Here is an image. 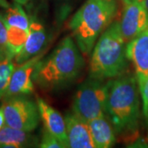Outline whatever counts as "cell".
Returning <instances> with one entry per match:
<instances>
[{
	"label": "cell",
	"instance_id": "1",
	"mask_svg": "<svg viewBox=\"0 0 148 148\" xmlns=\"http://www.w3.org/2000/svg\"><path fill=\"white\" fill-rule=\"evenodd\" d=\"M83 67L84 58L77 43L67 36L52 53L38 62L33 81L45 90H57L73 82Z\"/></svg>",
	"mask_w": 148,
	"mask_h": 148
},
{
	"label": "cell",
	"instance_id": "2",
	"mask_svg": "<svg viewBox=\"0 0 148 148\" xmlns=\"http://www.w3.org/2000/svg\"><path fill=\"white\" fill-rule=\"evenodd\" d=\"M108 82L106 114L114 132L132 135L138 130L140 119V91L136 76L123 74Z\"/></svg>",
	"mask_w": 148,
	"mask_h": 148
},
{
	"label": "cell",
	"instance_id": "3",
	"mask_svg": "<svg viewBox=\"0 0 148 148\" xmlns=\"http://www.w3.org/2000/svg\"><path fill=\"white\" fill-rule=\"evenodd\" d=\"M118 12L116 0H87L69 23L82 53L89 55Z\"/></svg>",
	"mask_w": 148,
	"mask_h": 148
},
{
	"label": "cell",
	"instance_id": "4",
	"mask_svg": "<svg viewBox=\"0 0 148 148\" xmlns=\"http://www.w3.org/2000/svg\"><path fill=\"white\" fill-rule=\"evenodd\" d=\"M125 44L119 21L112 22L98 38L91 51L90 77L104 81L124 73L128 60Z\"/></svg>",
	"mask_w": 148,
	"mask_h": 148
},
{
	"label": "cell",
	"instance_id": "5",
	"mask_svg": "<svg viewBox=\"0 0 148 148\" xmlns=\"http://www.w3.org/2000/svg\"><path fill=\"white\" fill-rule=\"evenodd\" d=\"M109 93V82L90 77L80 85L73 97V113L88 122L106 115Z\"/></svg>",
	"mask_w": 148,
	"mask_h": 148
},
{
	"label": "cell",
	"instance_id": "6",
	"mask_svg": "<svg viewBox=\"0 0 148 148\" xmlns=\"http://www.w3.org/2000/svg\"><path fill=\"white\" fill-rule=\"evenodd\" d=\"M6 125L26 132H33L40 122L37 103L25 95H14L5 98L3 105Z\"/></svg>",
	"mask_w": 148,
	"mask_h": 148
},
{
	"label": "cell",
	"instance_id": "7",
	"mask_svg": "<svg viewBox=\"0 0 148 148\" xmlns=\"http://www.w3.org/2000/svg\"><path fill=\"white\" fill-rule=\"evenodd\" d=\"M119 26L126 43L147 29L148 12L141 0H133L124 3Z\"/></svg>",
	"mask_w": 148,
	"mask_h": 148
},
{
	"label": "cell",
	"instance_id": "8",
	"mask_svg": "<svg viewBox=\"0 0 148 148\" xmlns=\"http://www.w3.org/2000/svg\"><path fill=\"white\" fill-rule=\"evenodd\" d=\"M45 52H40L24 63L17 65L11 77L9 86L4 99L14 95H27L34 91L33 73L38 62L43 58Z\"/></svg>",
	"mask_w": 148,
	"mask_h": 148
},
{
	"label": "cell",
	"instance_id": "9",
	"mask_svg": "<svg viewBox=\"0 0 148 148\" xmlns=\"http://www.w3.org/2000/svg\"><path fill=\"white\" fill-rule=\"evenodd\" d=\"M126 55L133 64L139 86L148 77V28L127 43Z\"/></svg>",
	"mask_w": 148,
	"mask_h": 148
},
{
	"label": "cell",
	"instance_id": "10",
	"mask_svg": "<svg viewBox=\"0 0 148 148\" xmlns=\"http://www.w3.org/2000/svg\"><path fill=\"white\" fill-rule=\"evenodd\" d=\"M64 119L69 148H95L87 122L73 113H68Z\"/></svg>",
	"mask_w": 148,
	"mask_h": 148
},
{
	"label": "cell",
	"instance_id": "11",
	"mask_svg": "<svg viewBox=\"0 0 148 148\" xmlns=\"http://www.w3.org/2000/svg\"><path fill=\"white\" fill-rule=\"evenodd\" d=\"M46 39V31L42 23L36 18L30 17L29 35L23 49L13 58L15 64L19 65L40 53L45 45Z\"/></svg>",
	"mask_w": 148,
	"mask_h": 148
},
{
	"label": "cell",
	"instance_id": "12",
	"mask_svg": "<svg viewBox=\"0 0 148 148\" xmlns=\"http://www.w3.org/2000/svg\"><path fill=\"white\" fill-rule=\"evenodd\" d=\"M36 103L45 128L58 138L65 148H69L65 119L58 110L41 98H37Z\"/></svg>",
	"mask_w": 148,
	"mask_h": 148
},
{
	"label": "cell",
	"instance_id": "13",
	"mask_svg": "<svg viewBox=\"0 0 148 148\" xmlns=\"http://www.w3.org/2000/svg\"><path fill=\"white\" fill-rule=\"evenodd\" d=\"M95 148H109L115 143V132L106 115L88 122Z\"/></svg>",
	"mask_w": 148,
	"mask_h": 148
},
{
	"label": "cell",
	"instance_id": "14",
	"mask_svg": "<svg viewBox=\"0 0 148 148\" xmlns=\"http://www.w3.org/2000/svg\"><path fill=\"white\" fill-rule=\"evenodd\" d=\"M36 136L30 132L19 130L8 125L0 130V147H31L39 145Z\"/></svg>",
	"mask_w": 148,
	"mask_h": 148
},
{
	"label": "cell",
	"instance_id": "15",
	"mask_svg": "<svg viewBox=\"0 0 148 148\" xmlns=\"http://www.w3.org/2000/svg\"><path fill=\"white\" fill-rule=\"evenodd\" d=\"M28 35L29 30L13 26L7 27V49L11 58H14L16 54L21 52L26 44Z\"/></svg>",
	"mask_w": 148,
	"mask_h": 148
},
{
	"label": "cell",
	"instance_id": "16",
	"mask_svg": "<svg viewBox=\"0 0 148 148\" xmlns=\"http://www.w3.org/2000/svg\"><path fill=\"white\" fill-rule=\"evenodd\" d=\"M3 19L6 27L13 26L29 30L30 27V17L27 16L21 4L15 3L13 5L7 8L3 14Z\"/></svg>",
	"mask_w": 148,
	"mask_h": 148
},
{
	"label": "cell",
	"instance_id": "17",
	"mask_svg": "<svg viewBox=\"0 0 148 148\" xmlns=\"http://www.w3.org/2000/svg\"><path fill=\"white\" fill-rule=\"evenodd\" d=\"M12 59L11 57H6L0 60V100L5 96L11 77L16 68Z\"/></svg>",
	"mask_w": 148,
	"mask_h": 148
},
{
	"label": "cell",
	"instance_id": "18",
	"mask_svg": "<svg viewBox=\"0 0 148 148\" xmlns=\"http://www.w3.org/2000/svg\"><path fill=\"white\" fill-rule=\"evenodd\" d=\"M39 147L41 148H65L64 144L46 129L43 132Z\"/></svg>",
	"mask_w": 148,
	"mask_h": 148
},
{
	"label": "cell",
	"instance_id": "19",
	"mask_svg": "<svg viewBox=\"0 0 148 148\" xmlns=\"http://www.w3.org/2000/svg\"><path fill=\"white\" fill-rule=\"evenodd\" d=\"M143 101V111L145 119L148 123V77L141 85L138 86Z\"/></svg>",
	"mask_w": 148,
	"mask_h": 148
},
{
	"label": "cell",
	"instance_id": "20",
	"mask_svg": "<svg viewBox=\"0 0 148 148\" xmlns=\"http://www.w3.org/2000/svg\"><path fill=\"white\" fill-rule=\"evenodd\" d=\"M0 48L8 54L7 49V27L3 19V14L1 12H0Z\"/></svg>",
	"mask_w": 148,
	"mask_h": 148
},
{
	"label": "cell",
	"instance_id": "21",
	"mask_svg": "<svg viewBox=\"0 0 148 148\" xmlns=\"http://www.w3.org/2000/svg\"><path fill=\"white\" fill-rule=\"evenodd\" d=\"M6 126V120L5 116H4V113H3V107H0V130L3 127Z\"/></svg>",
	"mask_w": 148,
	"mask_h": 148
},
{
	"label": "cell",
	"instance_id": "22",
	"mask_svg": "<svg viewBox=\"0 0 148 148\" xmlns=\"http://www.w3.org/2000/svg\"><path fill=\"white\" fill-rule=\"evenodd\" d=\"M6 57H10L8 53H6L4 50H3L1 48H0V60L3 59V58H6Z\"/></svg>",
	"mask_w": 148,
	"mask_h": 148
},
{
	"label": "cell",
	"instance_id": "23",
	"mask_svg": "<svg viewBox=\"0 0 148 148\" xmlns=\"http://www.w3.org/2000/svg\"><path fill=\"white\" fill-rule=\"evenodd\" d=\"M14 1H15V3H17L21 4V5H25V4H27L28 2H30L31 0H14Z\"/></svg>",
	"mask_w": 148,
	"mask_h": 148
},
{
	"label": "cell",
	"instance_id": "24",
	"mask_svg": "<svg viewBox=\"0 0 148 148\" xmlns=\"http://www.w3.org/2000/svg\"><path fill=\"white\" fill-rule=\"evenodd\" d=\"M141 2L143 3V6L146 8V9H147L148 12V0H141Z\"/></svg>",
	"mask_w": 148,
	"mask_h": 148
},
{
	"label": "cell",
	"instance_id": "25",
	"mask_svg": "<svg viewBox=\"0 0 148 148\" xmlns=\"http://www.w3.org/2000/svg\"><path fill=\"white\" fill-rule=\"evenodd\" d=\"M123 2V3H128V2H131V1H133V0H122Z\"/></svg>",
	"mask_w": 148,
	"mask_h": 148
},
{
	"label": "cell",
	"instance_id": "26",
	"mask_svg": "<svg viewBox=\"0 0 148 148\" xmlns=\"http://www.w3.org/2000/svg\"><path fill=\"white\" fill-rule=\"evenodd\" d=\"M3 1H4V0H0V3H3Z\"/></svg>",
	"mask_w": 148,
	"mask_h": 148
},
{
	"label": "cell",
	"instance_id": "27",
	"mask_svg": "<svg viewBox=\"0 0 148 148\" xmlns=\"http://www.w3.org/2000/svg\"><path fill=\"white\" fill-rule=\"evenodd\" d=\"M147 141H148V136H147Z\"/></svg>",
	"mask_w": 148,
	"mask_h": 148
}]
</instances>
